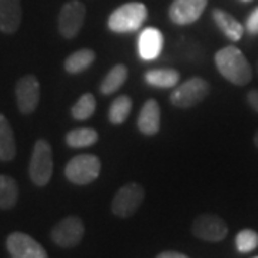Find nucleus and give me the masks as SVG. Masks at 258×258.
<instances>
[{"mask_svg": "<svg viewBox=\"0 0 258 258\" xmlns=\"http://www.w3.org/2000/svg\"><path fill=\"white\" fill-rule=\"evenodd\" d=\"M145 198V189L137 182H129L120 186L112 200V212L119 218L132 217L138 211Z\"/></svg>", "mask_w": 258, "mask_h": 258, "instance_id": "nucleus-6", "label": "nucleus"}, {"mask_svg": "<svg viewBox=\"0 0 258 258\" xmlns=\"http://www.w3.org/2000/svg\"><path fill=\"white\" fill-rule=\"evenodd\" d=\"M192 234L203 241L220 242L228 234V225L221 217L214 214H201L192 222Z\"/></svg>", "mask_w": 258, "mask_h": 258, "instance_id": "nucleus-10", "label": "nucleus"}, {"mask_svg": "<svg viewBox=\"0 0 258 258\" xmlns=\"http://www.w3.org/2000/svg\"><path fill=\"white\" fill-rule=\"evenodd\" d=\"M254 144H255V147L258 148V131L257 134H255V137H254Z\"/></svg>", "mask_w": 258, "mask_h": 258, "instance_id": "nucleus-29", "label": "nucleus"}, {"mask_svg": "<svg viewBox=\"0 0 258 258\" xmlns=\"http://www.w3.org/2000/svg\"><path fill=\"white\" fill-rule=\"evenodd\" d=\"M242 2H251V0H242Z\"/></svg>", "mask_w": 258, "mask_h": 258, "instance_id": "nucleus-30", "label": "nucleus"}, {"mask_svg": "<svg viewBox=\"0 0 258 258\" xmlns=\"http://www.w3.org/2000/svg\"><path fill=\"white\" fill-rule=\"evenodd\" d=\"M95 109H96V99L92 93L88 92L83 93L82 96L76 101V103L71 109V113L76 120H86L95 113Z\"/></svg>", "mask_w": 258, "mask_h": 258, "instance_id": "nucleus-24", "label": "nucleus"}, {"mask_svg": "<svg viewBox=\"0 0 258 258\" xmlns=\"http://www.w3.org/2000/svg\"><path fill=\"white\" fill-rule=\"evenodd\" d=\"M215 66L218 72L234 85H247L252 79V68L248 59L238 47L227 46L215 53Z\"/></svg>", "mask_w": 258, "mask_h": 258, "instance_id": "nucleus-1", "label": "nucleus"}, {"mask_svg": "<svg viewBox=\"0 0 258 258\" xmlns=\"http://www.w3.org/2000/svg\"><path fill=\"white\" fill-rule=\"evenodd\" d=\"M126 79H128V68L122 63L115 64L102 79L99 89L103 95H112L119 91L123 83L126 82Z\"/></svg>", "mask_w": 258, "mask_h": 258, "instance_id": "nucleus-20", "label": "nucleus"}, {"mask_svg": "<svg viewBox=\"0 0 258 258\" xmlns=\"http://www.w3.org/2000/svg\"><path fill=\"white\" fill-rule=\"evenodd\" d=\"M164 47V36L155 28H147L141 32L138 39L139 56L144 60L157 59Z\"/></svg>", "mask_w": 258, "mask_h": 258, "instance_id": "nucleus-13", "label": "nucleus"}, {"mask_svg": "<svg viewBox=\"0 0 258 258\" xmlns=\"http://www.w3.org/2000/svg\"><path fill=\"white\" fill-rule=\"evenodd\" d=\"M132 111V99L128 95H120L112 102L108 118L113 125H120L129 118V113Z\"/></svg>", "mask_w": 258, "mask_h": 258, "instance_id": "nucleus-23", "label": "nucleus"}, {"mask_svg": "<svg viewBox=\"0 0 258 258\" xmlns=\"http://www.w3.org/2000/svg\"><path fill=\"white\" fill-rule=\"evenodd\" d=\"M95 57H96V55L92 49H88V47L79 49V50H76L72 55L66 57L63 63L64 71L71 75L82 74L95 62Z\"/></svg>", "mask_w": 258, "mask_h": 258, "instance_id": "nucleus-19", "label": "nucleus"}, {"mask_svg": "<svg viewBox=\"0 0 258 258\" xmlns=\"http://www.w3.org/2000/svg\"><path fill=\"white\" fill-rule=\"evenodd\" d=\"M101 174L99 158L91 154H81L74 157L64 168L66 178L76 185H88L93 182Z\"/></svg>", "mask_w": 258, "mask_h": 258, "instance_id": "nucleus-4", "label": "nucleus"}, {"mask_svg": "<svg viewBox=\"0 0 258 258\" xmlns=\"http://www.w3.org/2000/svg\"><path fill=\"white\" fill-rule=\"evenodd\" d=\"M86 18V8L79 0L66 2L57 16V29L64 39H74L81 32Z\"/></svg>", "mask_w": 258, "mask_h": 258, "instance_id": "nucleus-7", "label": "nucleus"}, {"mask_svg": "<svg viewBox=\"0 0 258 258\" xmlns=\"http://www.w3.org/2000/svg\"><path fill=\"white\" fill-rule=\"evenodd\" d=\"M6 248L10 258H49L46 249L35 238L25 232H12L6 238Z\"/></svg>", "mask_w": 258, "mask_h": 258, "instance_id": "nucleus-11", "label": "nucleus"}, {"mask_svg": "<svg viewBox=\"0 0 258 258\" xmlns=\"http://www.w3.org/2000/svg\"><path fill=\"white\" fill-rule=\"evenodd\" d=\"M235 245L240 252H251L258 247V232L254 230H242L235 237Z\"/></svg>", "mask_w": 258, "mask_h": 258, "instance_id": "nucleus-25", "label": "nucleus"}, {"mask_svg": "<svg viewBox=\"0 0 258 258\" xmlns=\"http://www.w3.org/2000/svg\"><path fill=\"white\" fill-rule=\"evenodd\" d=\"M157 258H189L188 255H185L182 252H176V251H164L161 252Z\"/></svg>", "mask_w": 258, "mask_h": 258, "instance_id": "nucleus-28", "label": "nucleus"}, {"mask_svg": "<svg viewBox=\"0 0 258 258\" xmlns=\"http://www.w3.org/2000/svg\"><path fill=\"white\" fill-rule=\"evenodd\" d=\"M212 20L225 36L232 42H238L244 35V26L228 12L222 9L212 10Z\"/></svg>", "mask_w": 258, "mask_h": 258, "instance_id": "nucleus-16", "label": "nucleus"}, {"mask_svg": "<svg viewBox=\"0 0 258 258\" xmlns=\"http://www.w3.org/2000/svg\"><path fill=\"white\" fill-rule=\"evenodd\" d=\"M18 200V182L10 175H0V210H12Z\"/></svg>", "mask_w": 258, "mask_h": 258, "instance_id": "nucleus-21", "label": "nucleus"}, {"mask_svg": "<svg viewBox=\"0 0 258 258\" xmlns=\"http://www.w3.org/2000/svg\"><path fill=\"white\" fill-rule=\"evenodd\" d=\"M161 126V108L155 99H148L138 115V129L144 135H157Z\"/></svg>", "mask_w": 258, "mask_h": 258, "instance_id": "nucleus-14", "label": "nucleus"}, {"mask_svg": "<svg viewBox=\"0 0 258 258\" xmlns=\"http://www.w3.org/2000/svg\"><path fill=\"white\" fill-rule=\"evenodd\" d=\"M247 102H248L249 106L258 113V89L249 91L248 95H247Z\"/></svg>", "mask_w": 258, "mask_h": 258, "instance_id": "nucleus-27", "label": "nucleus"}, {"mask_svg": "<svg viewBox=\"0 0 258 258\" xmlns=\"http://www.w3.org/2000/svg\"><path fill=\"white\" fill-rule=\"evenodd\" d=\"M208 0H172L168 16L178 26L192 25L201 18Z\"/></svg>", "mask_w": 258, "mask_h": 258, "instance_id": "nucleus-12", "label": "nucleus"}, {"mask_svg": "<svg viewBox=\"0 0 258 258\" xmlns=\"http://www.w3.org/2000/svg\"><path fill=\"white\" fill-rule=\"evenodd\" d=\"M15 96L19 112L22 115H30L36 111L40 101V83L35 75H25L15 86Z\"/></svg>", "mask_w": 258, "mask_h": 258, "instance_id": "nucleus-8", "label": "nucleus"}, {"mask_svg": "<svg viewBox=\"0 0 258 258\" xmlns=\"http://www.w3.org/2000/svg\"><path fill=\"white\" fill-rule=\"evenodd\" d=\"M22 23L20 0H0V32L12 35Z\"/></svg>", "mask_w": 258, "mask_h": 258, "instance_id": "nucleus-15", "label": "nucleus"}, {"mask_svg": "<svg viewBox=\"0 0 258 258\" xmlns=\"http://www.w3.org/2000/svg\"><path fill=\"white\" fill-rule=\"evenodd\" d=\"M53 174V152L46 139H37L29 164V176L36 186H46Z\"/></svg>", "mask_w": 258, "mask_h": 258, "instance_id": "nucleus-3", "label": "nucleus"}, {"mask_svg": "<svg viewBox=\"0 0 258 258\" xmlns=\"http://www.w3.org/2000/svg\"><path fill=\"white\" fill-rule=\"evenodd\" d=\"M254 258H258V257H254Z\"/></svg>", "mask_w": 258, "mask_h": 258, "instance_id": "nucleus-31", "label": "nucleus"}, {"mask_svg": "<svg viewBox=\"0 0 258 258\" xmlns=\"http://www.w3.org/2000/svg\"><path fill=\"white\" fill-rule=\"evenodd\" d=\"M244 29L248 32L249 35H258V8H255L249 13V16L245 20Z\"/></svg>", "mask_w": 258, "mask_h": 258, "instance_id": "nucleus-26", "label": "nucleus"}, {"mask_svg": "<svg viewBox=\"0 0 258 258\" xmlns=\"http://www.w3.org/2000/svg\"><path fill=\"white\" fill-rule=\"evenodd\" d=\"M210 83L203 78H191L184 83H181L174 92L171 93V102L178 108H192L208 96Z\"/></svg>", "mask_w": 258, "mask_h": 258, "instance_id": "nucleus-5", "label": "nucleus"}, {"mask_svg": "<svg viewBox=\"0 0 258 258\" xmlns=\"http://www.w3.org/2000/svg\"><path fill=\"white\" fill-rule=\"evenodd\" d=\"M98 138L99 135L93 128H76L66 134V144L71 148L92 147Z\"/></svg>", "mask_w": 258, "mask_h": 258, "instance_id": "nucleus-22", "label": "nucleus"}, {"mask_svg": "<svg viewBox=\"0 0 258 258\" xmlns=\"http://www.w3.org/2000/svg\"><path fill=\"white\" fill-rule=\"evenodd\" d=\"M144 79L149 86L159 88V89H168L178 85L181 75L175 69L166 68V69H151L144 75Z\"/></svg>", "mask_w": 258, "mask_h": 258, "instance_id": "nucleus-17", "label": "nucleus"}, {"mask_svg": "<svg viewBox=\"0 0 258 258\" xmlns=\"http://www.w3.org/2000/svg\"><path fill=\"white\" fill-rule=\"evenodd\" d=\"M16 155L15 134L8 118L0 113V161L9 162Z\"/></svg>", "mask_w": 258, "mask_h": 258, "instance_id": "nucleus-18", "label": "nucleus"}, {"mask_svg": "<svg viewBox=\"0 0 258 258\" xmlns=\"http://www.w3.org/2000/svg\"><path fill=\"white\" fill-rule=\"evenodd\" d=\"M148 18L147 6L141 2H128L115 9L108 18V29L115 33L138 30Z\"/></svg>", "mask_w": 258, "mask_h": 258, "instance_id": "nucleus-2", "label": "nucleus"}, {"mask_svg": "<svg viewBox=\"0 0 258 258\" xmlns=\"http://www.w3.org/2000/svg\"><path fill=\"white\" fill-rule=\"evenodd\" d=\"M85 225L79 217H66L56 224L50 232V238L62 248L76 247L83 238Z\"/></svg>", "mask_w": 258, "mask_h": 258, "instance_id": "nucleus-9", "label": "nucleus"}]
</instances>
